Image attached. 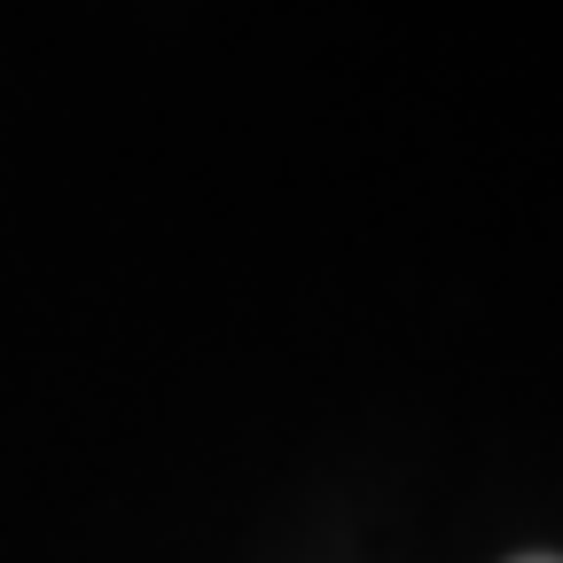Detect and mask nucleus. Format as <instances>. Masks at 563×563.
<instances>
[{"label":"nucleus","mask_w":563,"mask_h":563,"mask_svg":"<svg viewBox=\"0 0 563 563\" xmlns=\"http://www.w3.org/2000/svg\"><path fill=\"white\" fill-rule=\"evenodd\" d=\"M532 563H548V555H532Z\"/></svg>","instance_id":"nucleus-1"}]
</instances>
